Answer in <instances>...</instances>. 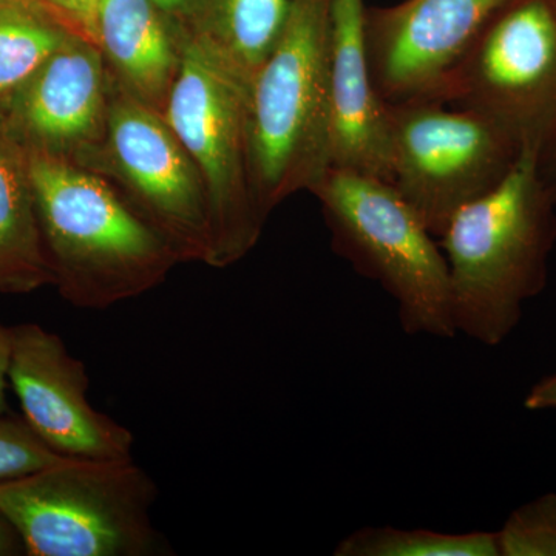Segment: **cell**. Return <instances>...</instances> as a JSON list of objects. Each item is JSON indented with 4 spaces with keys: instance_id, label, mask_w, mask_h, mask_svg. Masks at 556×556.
<instances>
[{
    "instance_id": "1",
    "label": "cell",
    "mask_w": 556,
    "mask_h": 556,
    "mask_svg": "<svg viewBox=\"0 0 556 556\" xmlns=\"http://www.w3.org/2000/svg\"><path fill=\"white\" fill-rule=\"evenodd\" d=\"M555 206L540 150L522 148L495 189L453 215L439 247L456 332L497 346L517 329L526 303L546 288Z\"/></svg>"
},
{
    "instance_id": "2",
    "label": "cell",
    "mask_w": 556,
    "mask_h": 556,
    "mask_svg": "<svg viewBox=\"0 0 556 556\" xmlns=\"http://www.w3.org/2000/svg\"><path fill=\"white\" fill-rule=\"evenodd\" d=\"M28 160L53 287L70 305L108 309L160 287L178 265L109 179L47 153L28 150Z\"/></svg>"
},
{
    "instance_id": "3",
    "label": "cell",
    "mask_w": 556,
    "mask_h": 556,
    "mask_svg": "<svg viewBox=\"0 0 556 556\" xmlns=\"http://www.w3.org/2000/svg\"><path fill=\"white\" fill-rule=\"evenodd\" d=\"M332 0H292L276 47L249 84V166L263 223L329 167Z\"/></svg>"
},
{
    "instance_id": "4",
    "label": "cell",
    "mask_w": 556,
    "mask_h": 556,
    "mask_svg": "<svg viewBox=\"0 0 556 556\" xmlns=\"http://www.w3.org/2000/svg\"><path fill=\"white\" fill-rule=\"evenodd\" d=\"M159 486L134 459H67L0 485L28 556L170 555L152 521Z\"/></svg>"
},
{
    "instance_id": "5",
    "label": "cell",
    "mask_w": 556,
    "mask_h": 556,
    "mask_svg": "<svg viewBox=\"0 0 556 556\" xmlns=\"http://www.w3.org/2000/svg\"><path fill=\"white\" fill-rule=\"evenodd\" d=\"M311 193L324 211L332 249L393 298L402 329L455 338L447 258L394 186L329 167Z\"/></svg>"
},
{
    "instance_id": "6",
    "label": "cell",
    "mask_w": 556,
    "mask_h": 556,
    "mask_svg": "<svg viewBox=\"0 0 556 556\" xmlns=\"http://www.w3.org/2000/svg\"><path fill=\"white\" fill-rule=\"evenodd\" d=\"M199 167L211 218V268L247 257L262 236L249 166V83L195 39H186L163 113Z\"/></svg>"
},
{
    "instance_id": "7",
    "label": "cell",
    "mask_w": 556,
    "mask_h": 556,
    "mask_svg": "<svg viewBox=\"0 0 556 556\" xmlns=\"http://www.w3.org/2000/svg\"><path fill=\"white\" fill-rule=\"evenodd\" d=\"M391 185L434 237L467 204L495 189L521 148L471 110L442 101L388 104Z\"/></svg>"
},
{
    "instance_id": "8",
    "label": "cell",
    "mask_w": 556,
    "mask_h": 556,
    "mask_svg": "<svg viewBox=\"0 0 556 556\" xmlns=\"http://www.w3.org/2000/svg\"><path fill=\"white\" fill-rule=\"evenodd\" d=\"M439 101L477 112L519 148L543 153L556 134V0H508Z\"/></svg>"
},
{
    "instance_id": "9",
    "label": "cell",
    "mask_w": 556,
    "mask_h": 556,
    "mask_svg": "<svg viewBox=\"0 0 556 556\" xmlns=\"http://www.w3.org/2000/svg\"><path fill=\"white\" fill-rule=\"evenodd\" d=\"M89 170L119 190L170 244L179 263L208 265L211 218L199 167L164 116L127 93L113 76L108 134Z\"/></svg>"
},
{
    "instance_id": "10",
    "label": "cell",
    "mask_w": 556,
    "mask_h": 556,
    "mask_svg": "<svg viewBox=\"0 0 556 556\" xmlns=\"http://www.w3.org/2000/svg\"><path fill=\"white\" fill-rule=\"evenodd\" d=\"M11 331L9 382L40 441L68 459H131L134 434L91 407L86 364L68 353L64 340L38 324Z\"/></svg>"
},
{
    "instance_id": "11",
    "label": "cell",
    "mask_w": 556,
    "mask_h": 556,
    "mask_svg": "<svg viewBox=\"0 0 556 556\" xmlns=\"http://www.w3.org/2000/svg\"><path fill=\"white\" fill-rule=\"evenodd\" d=\"M508 0H407L367 11L372 79L388 104L439 101L453 70Z\"/></svg>"
},
{
    "instance_id": "12",
    "label": "cell",
    "mask_w": 556,
    "mask_h": 556,
    "mask_svg": "<svg viewBox=\"0 0 556 556\" xmlns=\"http://www.w3.org/2000/svg\"><path fill=\"white\" fill-rule=\"evenodd\" d=\"M110 89L100 47L73 33L2 104L28 150L90 169L108 134Z\"/></svg>"
},
{
    "instance_id": "13",
    "label": "cell",
    "mask_w": 556,
    "mask_h": 556,
    "mask_svg": "<svg viewBox=\"0 0 556 556\" xmlns=\"http://www.w3.org/2000/svg\"><path fill=\"white\" fill-rule=\"evenodd\" d=\"M365 16L364 0H332L329 160L390 182V116L369 68Z\"/></svg>"
},
{
    "instance_id": "14",
    "label": "cell",
    "mask_w": 556,
    "mask_h": 556,
    "mask_svg": "<svg viewBox=\"0 0 556 556\" xmlns=\"http://www.w3.org/2000/svg\"><path fill=\"white\" fill-rule=\"evenodd\" d=\"M93 39L113 79L163 115L181 72L185 33L153 0H101Z\"/></svg>"
},
{
    "instance_id": "15",
    "label": "cell",
    "mask_w": 556,
    "mask_h": 556,
    "mask_svg": "<svg viewBox=\"0 0 556 556\" xmlns=\"http://www.w3.org/2000/svg\"><path fill=\"white\" fill-rule=\"evenodd\" d=\"M53 281L28 149L0 102V294H30Z\"/></svg>"
},
{
    "instance_id": "16",
    "label": "cell",
    "mask_w": 556,
    "mask_h": 556,
    "mask_svg": "<svg viewBox=\"0 0 556 556\" xmlns=\"http://www.w3.org/2000/svg\"><path fill=\"white\" fill-rule=\"evenodd\" d=\"M292 0H203L188 38L251 84L287 25Z\"/></svg>"
},
{
    "instance_id": "17",
    "label": "cell",
    "mask_w": 556,
    "mask_h": 556,
    "mask_svg": "<svg viewBox=\"0 0 556 556\" xmlns=\"http://www.w3.org/2000/svg\"><path fill=\"white\" fill-rule=\"evenodd\" d=\"M73 33L83 31L42 0H0V102L24 86Z\"/></svg>"
},
{
    "instance_id": "18",
    "label": "cell",
    "mask_w": 556,
    "mask_h": 556,
    "mask_svg": "<svg viewBox=\"0 0 556 556\" xmlns=\"http://www.w3.org/2000/svg\"><path fill=\"white\" fill-rule=\"evenodd\" d=\"M336 556H501L496 532L448 533L367 526L343 538Z\"/></svg>"
},
{
    "instance_id": "19",
    "label": "cell",
    "mask_w": 556,
    "mask_h": 556,
    "mask_svg": "<svg viewBox=\"0 0 556 556\" xmlns=\"http://www.w3.org/2000/svg\"><path fill=\"white\" fill-rule=\"evenodd\" d=\"M496 533L501 556H556V493L522 504Z\"/></svg>"
},
{
    "instance_id": "20",
    "label": "cell",
    "mask_w": 556,
    "mask_h": 556,
    "mask_svg": "<svg viewBox=\"0 0 556 556\" xmlns=\"http://www.w3.org/2000/svg\"><path fill=\"white\" fill-rule=\"evenodd\" d=\"M67 459L47 447L24 417L0 415V485Z\"/></svg>"
},
{
    "instance_id": "21",
    "label": "cell",
    "mask_w": 556,
    "mask_h": 556,
    "mask_svg": "<svg viewBox=\"0 0 556 556\" xmlns=\"http://www.w3.org/2000/svg\"><path fill=\"white\" fill-rule=\"evenodd\" d=\"M43 2L60 13L73 27L93 39L94 22H97L101 0H43Z\"/></svg>"
},
{
    "instance_id": "22",
    "label": "cell",
    "mask_w": 556,
    "mask_h": 556,
    "mask_svg": "<svg viewBox=\"0 0 556 556\" xmlns=\"http://www.w3.org/2000/svg\"><path fill=\"white\" fill-rule=\"evenodd\" d=\"M169 20L185 33L188 38L190 25L195 20L203 0H153Z\"/></svg>"
},
{
    "instance_id": "23",
    "label": "cell",
    "mask_w": 556,
    "mask_h": 556,
    "mask_svg": "<svg viewBox=\"0 0 556 556\" xmlns=\"http://www.w3.org/2000/svg\"><path fill=\"white\" fill-rule=\"evenodd\" d=\"M525 408L529 412L556 409V372L530 388L525 399Z\"/></svg>"
},
{
    "instance_id": "24",
    "label": "cell",
    "mask_w": 556,
    "mask_h": 556,
    "mask_svg": "<svg viewBox=\"0 0 556 556\" xmlns=\"http://www.w3.org/2000/svg\"><path fill=\"white\" fill-rule=\"evenodd\" d=\"M11 353H13V331L0 325V415L9 413L7 383H9Z\"/></svg>"
},
{
    "instance_id": "25",
    "label": "cell",
    "mask_w": 556,
    "mask_h": 556,
    "mask_svg": "<svg viewBox=\"0 0 556 556\" xmlns=\"http://www.w3.org/2000/svg\"><path fill=\"white\" fill-rule=\"evenodd\" d=\"M25 555L24 543L5 515L0 511V556Z\"/></svg>"
},
{
    "instance_id": "26",
    "label": "cell",
    "mask_w": 556,
    "mask_h": 556,
    "mask_svg": "<svg viewBox=\"0 0 556 556\" xmlns=\"http://www.w3.org/2000/svg\"><path fill=\"white\" fill-rule=\"evenodd\" d=\"M541 172H543L548 192L552 193L556 203V134L541 153Z\"/></svg>"
},
{
    "instance_id": "27",
    "label": "cell",
    "mask_w": 556,
    "mask_h": 556,
    "mask_svg": "<svg viewBox=\"0 0 556 556\" xmlns=\"http://www.w3.org/2000/svg\"><path fill=\"white\" fill-rule=\"evenodd\" d=\"M42 2H43V0H42Z\"/></svg>"
}]
</instances>
